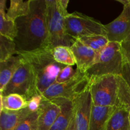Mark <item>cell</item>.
<instances>
[{
    "label": "cell",
    "mask_w": 130,
    "mask_h": 130,
    "mask_svg": "<svg viewBox=\"0 0 130 130\" xmlns=\"http://www.w3.org/2000/svg\"><path fill=\"white\" fill-rule=\"evenodd\" d=\"M65 24L67 34L75 39L95 35L107 36L104 24L82 13H69L65 17Z\"/></svg>",
    "instance_id": "8992f818"
},
{
    "label": "cell",
    "mask_w": 130,
    "mask_h": 130,
    "mask_svg": "<svg viewBox=\"0 0 130 130\" xmlns=\"http://www.w3.org/2000/svg\"><path fill=\"white\" fill-rule=\"evenodd\" d=\"M90 93L93 105L116 107L118 96L117 76L106 75L90 80Z\"/></svg>",
    "instance_id": "52a82bcc"
},
{
    "label": "cell",
    "mask_w": 130,
    "mask_h": 130,
    "mask_svg": "<svg viewBox=\"0 0 130 130\" xmlns=\"http://www.w3.org/2000/svg\"><path fill=\"white\" fill-rule=\"evenodd\" d=\"M67 130H78L77 128V125H76L74 115H73V116H72V119H71V122H70V124Z\"/></svg>",
    "instance_id": "f546056e"
},
{
    "label": "cell",
    "mask_w": 130,
    "mask_h": 130,
    "mask_svg": "<svg viewBox=\"0 0 130 130\" xmlns=\"http://www.w3.org/2000/svg\"><path fill=\"white\" fill-rule=\"evenodd\" d=\"M30 0L24 1L22 0H11L10 8L6 12L8 16L16 20L18 18L27 16L30 12Z\"/></svg>",
    "instance_id": "44dd1931"
},
{
    "label": "cell",
    "mask_w": 130,
    "mask_h": 130,
    "mask_svg": "<svg viewBox=\"0 0 130 130\" xmlns=\"http://www.w3.org/2000/svg\"><path fill=\"white\" fill-rule=\"evenodd\" d=\"M59 105L61 112L50 130H67L74 115L73 101L65 99L50 100Z\"/></svg>",
    "instance_id": "5bb4252c"
},
{
    "label": "cell",
    "mask_w": 130,
    "mask_h": 130,
    "mask_svg": "<svg viewBox=\"0 0 130 130\" xmlns=\"http://www.w3.org/2000/svg\"><path fill=\"white\" fill-rule=\"evenodd\" d=\"M74 56L77 69L81 73H86L96 62V53L85 45L79 39H76L71 46Z\"/></svg>",
    "instance_id": "8fae6325"
},
{
    "label": "cell",
    "mask_w": 130,
    "mask_h": 130,
    "mask_svg": "<svg viewBox=\"0 0 130 130\" xmlns=\"http://www.w3.org/2000/svg\"><path fill=\"white\" fill-rule=\"evenodd\" d=\"M39 110L30 114L22 121L14 130H37L38 129Z\"/></svg>",
    "instance_id": "d4e9b609"
},
{
    "label": "cell",
    "mask_w": 130,
    "mask_h": 130,
    "mask_svg": "<svg viewBox=\"0 0 130 130\" xmlns=\"http://www.w3.org/2000/svg\"><path fill=\"white\" fill-rule=\"evenodd\" d=\"M77 69H74L73 66H66L61 70L55 80V83H63L71 79L77 73Z\"/></svg>",
    "instance_id": "484cf974"
},
{
    "label": "cell",
    "mask_w": 130,
    "mask_h": 130,
    "mask_svg": "<svg viewBox=\"0 0 130 130\" xmlns=\"http://www.w3.org/2000/svg\"><path fill=\"white\" fill-rule=\"evenodd\" d=\"M129 124H130V112H129Z\"/></svg>",
    "instance_id": "4dcf8cb0"
},
{
    "label": "cell",
    "mask_w": 130,
    "mask_h": 130,
    "mask_svg": "<svg viewBox=\"0 0 130 130\" xmlns=\"http://www.w3.org/2000/svg\"><path fill=\"white\" fill-rule=\"evenodd\" d=\"M109 42L121 43L130 34V0L123 6L121 13L109 24H105Z\"/></svg>",
    "instance_id": "30bf717a"
},
{
    "label": "cell",
    "mask_w": 130,
    "mask_h": 130,
    "mask_svg": "<svg viewBox=\"0 0 130 130\" xmlns=\"http://www.w3.org/2000/svg\"><path fill=\"white\" fill-rule=\"evenodd\" d=\"M53 55L55 60L64 66H73L76 65L74 56L71 47L58 46L53 49Z\"/></svg>",
    "instance_id": "603a6c76"
},
{
    "label": "cell",
    "mask_w": 130,
    "mask_h": 130,
    "mask_svg": "<svg viewBox=\"0 0 130 130\" xmlns=\"http://www.w3.org/2000/svg\"><path fill=\"white\" fill-rule=\"evenodd\" d=\"M123 63L121 43L109 42L97 62L88 70L86 74L90 80L106 75L120 76Z\"/></svg>",
    "instance_id": "277c9868"
},
{
    "label": "cell",
    "mask_w": 130,
    "mask_h": 130,
    "mask_svg": "<svg viewBox=\"0 0 130 130\" xmlns=\"http://www.w3.org/2000/svg\"><path fill=\"white\" fill-rule=\"evenodd\" d=\"M37 130H38V129H37Z\"/></svg>",
    "instance_id": "1f68e13d"
},
{
    "label": "cell",
    "mask_w": 130,
    "mask_h": 130,
    "mask_svg": "<svg viewBox=\"0 0 130 130\" xmlns=\"http://www.w3.org/2000/svg\"><path fill=\"white\" fill-rule=\"evenodd\" d=\"M60 112L59 105L52 100L43 99L39 110L38 130H50Z\"/></svg>",
    "instance_id": "7c38bea8"
},
{
    "label": "cell",
    "mask_w": 130,
    "mask_h": 130,
    "mask_svg": "<svg viewBox=\"0 0 130 130\" xmlns=\"http://www.w3.org/2000/svg\"><path fill=\"white\" fill-rule=\"evenodd\" d=\"M6 0L0 1V35L13 40L18 34L15 20L9 17L5 12Z\"/></svg>",
    "instance_id": "e0dca14e"
},
{
    "label": "cell",
    "mask_w": 130,
    "mask_h": 130,
    "mask_svg": "<svg viewBox=\"0 0 130 130\" xmlns=\"http://www.w3.org/2000/svg\"><path fill=\"white\" fill-rule=\"evenodd\" d=\"M120 76L130 88V62L124 57Z\"/></svg>",
    "instance_id": "83f0119b"
},
{
    "label": "cell",
    "mask_w": 130,
    "mask_h": 130,
    "mask_svg": "<svg viewBox=\"0 0 130 130\" xmlns=\"http://www.w3.org/2000/svg\"><path fill=\"white\" fill-rule=\"evenodd\" d=\"M22 58L21 64L1 94L3 96L19 94L29 101L34 96L40 94L37 89L36 79L32 67L29 62Z\"/></svg>",
    "instance_id": "5b68a950"
},
{
    "label": "cell",
    "mask_w": 130,
    "mask_h": 130,
    "mask_svg": "<svg viewBox=\"0 0 130 130\" xmlns=\"http://www.w3.org/2000/svg\"><path fill=\"white\" fill-rule=\"evenodd\" d=\"M116 107H101L93 105L89 130H106L109 119Z\"/></svg>",
    "instance_id": "9a60e30c"
},
{
    "label": "cell",
    "mask_w": 130,
    "mask_h": 130,
    "mask_svg": "<svg viewBox=\"0 0 130 130\" xmlns=\"http://www.w3.org/2000/svg\"><path fill=\"white\" fill-rule=\"evenodd\" d=\"M122 53L123 57L130 62V34L121 43Z\"/></svg>",
    "instance_id": "f1b7e54d"
},
{
    "label": "cell",
    "mask_w": 130,
    "mask_h": 130,
    "mask_svg": "<svg viewBox=\"0 0 130 130\" xmlns=\"http://www.w3.org/2000/svg\"><path fill=\"white\" fill-rule=\"evenodd\" d=\"M30 12L18 18V34L14 39L17 55L34 52L50 46L46 0H30Z\"/></svg>",
    "instance_id": "6da1fadb"
},
{
    "label": "cell",
    "mask_w": 130,
    "mask_h": 130,
    "mask_svg": "<svg viewBox=\"0 0 130 130\" xmlns=\"http://www.w3.org/2000/svg\"><path fill=\"white\" fill-rule=\"evenodd\" d=\"M79 39L85 45L91 48L96 52V56H97L96 62L99 60L102 52L106 48L109 43L107 37L102 35H95L91 36L84 37V38H80Z\"/></svg>",
    "instance_id": "ffe728a7"
},
{
    "label": "cell",
    "mask_w": 130,
    "mask_h": 130,
    "mask_svg": "<svg viewBox=\"0 0 130 130\" xmlns=\"http://www.w3.org/2000/svg\"><path fill=\"white\" fill-rule=\"evenodd\" d=\"M74 115L78 130H89L93 102L90 84L73 100Z\"/></svg>",
    "instance_id": "9c48e42d"
},
{
    "label": "cell",
    "mask_w": 130,
    "mask_h": 130,
    "mask_svg": "<svg viewBox=\"0 0 130 130\" xmlns=\"http://www.w3.org/2000/svg\"><path fill=\"white\" fill-rule=\"evenodd\" d=\"M69 3V0H46L50 46L52 48L58 46L71 47L76 40L66 30L65 17L69 13L67 11Z\"/></svg>",
    "instance_id": "3957f363"
},
{
    "label": "cell",
    "mask_w": 130,
    "mask_h": 130,
    "mask_svg": "<svg viewBox=\"0 0 130 130\" xmlns=\"http://www.w3.org/2000/svg\"><path fill=\"white\" fill-rule=\"evenodd\" d=\"M90 83V80L86 73H81L77 70V73L71 79L63 83H55L41 95L44 100L65 99L73 101L83 91Z\"/></svg>",
    "instance_id": "ba28073f"
},
{
    "label": "cell",
    "mask_w": 130,
    "mask_h": 130,
    "mask_svg": "<svg viewBox=\"0 0 130 130\" xmlns=\"http://www.w3.org/2000/svg\"><path fill=\"white\" fill-rule=\"evenodd\" d=\"M1 96V110L6 109L9 110H19L27 107L28 101L24 96L19 94L13 93Z\"/></svg>",
    "instance_id": "d6986e66"
},
{
    "label": "cell",
    "mask_w": 130,
    "mask_h": 130,
    "mask_svg": "<svg viewBox=\"0 0 130 130\" xmlns=\"http://www.w3.org/2000/svg\"><path fill=\"white\" fill-rule=\"evenodd\" d=\"M17 55L16 44L13 40L0 35V62Z\"/></svg>",
    "instance_id": "cb8c5ba5"
},
{
    "label": "cell",
    "mask_w": 130,
    "mask_h": 130,
    "mask_svg": "<svg viewBox=\"0 0 130 130\" xmlns=\"http://www.w3.org/2000/svg\"><path fill=\"white\" fill-rule=\"evenodd\" d=\"M32 112L28 107L19 110H0V130H14Z\"/></svg>",
    "instance_id": "4fadbf2b"
},
{
    "label": "cell",
    "mask_w": 130,
    "mask_h": 130,
    "mask_svg": "<svg viewBox=\"0 0 130 130\" xmlns=\"http://www.w3.org/2000/svg\"><path fill=\"white\" fill-rule=\"evenodd\" d=\"M22 58L17 55L0 62V92H2L21 64Z\"/></svg>",
    "instance_id": "2e32d148"
},
{
    "label": "cell",
    "mask_w": 130,
    "mask_h": 130,
    "mask_svg": "<svg viewBox=\"0 0 130 130\" xmlns=\"http://www.w3.org/2000/svg\"><path fill=\"white\" fill-rule=\"evenodd\" d=\"M118 96L116 105L125 108L130 112V88L121 76H117Z\"/></svg>",
    "instance_id": "7402d4cb"
},
{
    "label": "cell",
    "mask_w": 130,
    "mask_h": 130,
    "mask_svg": "<svg viewBox=\"0 0 130 130\" xmlns=\"http://www.w3.org/2000/svg\"><path fill=\"white\" fill-rule=\"evenodd\" d=\"M129 111L125 108L116 107L109 119L106 130H129Z\"/></svg>",
    "instance_id": "ac0fdd59"
},
{
    "label": "cell",
    "mask_w": 130,
    "mask_h": 130,
    "mask_svg": "<svg viewBox=\"0 0 130 130\" xmlns=\"http://www.w3.org/2000/svg\"><path fill=\"white\" fill-rule=\"evenodd\" d=\"M129 130H130V129H129Z\"/></svg>",
    "instance_id": "d6a6232c"
},
{
    "label": "cell",
    "mask_w": 130,
    "mask_h": 130,
    "mask_svg": "<svg viewBox=\"0 0 130 130\" xmlns=\"http://www.w3.org/2000/svg\"><path fill=\"white\" fill-rule=\"evenodd\" d=\"M53 49L49 46L34 52L18 54L32 67L36 79L37 89L40 95L55 83L59 72L66 66L55 60Z\"/></svg>",
    "instance_id": "7a4b0ae2"
},
{
    "label": "cell",
    "mask_w": 130,
    "mask_h": 130,
    "mask_svg": "<svg viewBox=\"0 0 130 130\" xmlns=\"http://www.w3.org/2000/svg\"><path fill=\"white\" fill-rule=\"evenodd\" d=\"M43 98L41 95H36L29 100L28 102V109L32 113L36 112L39 110Z\"/></svg>",
    "instance_id": "4316f807"
}]
</instances>
